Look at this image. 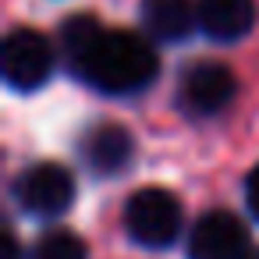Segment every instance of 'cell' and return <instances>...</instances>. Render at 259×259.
<instances>
[{
	"mask_svg": "<svg viewBox=\"0 0 259 259\" xmlns=\"http://www.w3.org/2000/svg\"><path fill=\"white\" fill-rule=\"evenodd\" d=\"M61 54L64 64L103 96L142 93L160 71V61L142 36L128 29H103L89 15H75L61 25Z\"/></svg>",
	"mask_w": 259,
	"mask_h": 259,
	"instance_id": "cell-1",
	"label": "cell"
},
{
	"mask_svg": "<svg viewBox=\"0 0 259 259\" xmlns=\"http://www.w3.org/2000/svg\"><path fill=\"white\" fill-rule=\"evenodd\" d=\"M124 227L146 248H170L181 234V202L167 188H139L124 206Z\"/></svg>",
	"mask_w": 259,
	"mask_h": 259,
	"instance_id": "cell-2",
	"label": "cell"
},
{
	"mask_svg": "<svg viewBox=\"0 0 259 259\" xmlns=\"http://www.w3.org/2000/svg\"><path fill=\"white\" fill-rule=\"evenodd\" d=\"M0 71L4 82L18 93H36L54 75V47L36 29H15L0 50Z\"/></svg>",
	"mask_w": 259,
	"mask_h": 259,
	"instance_id": "cell-3",
	"label": "cell"
},
{
	"mask_svg": "<svg viewBox=\"0 0 259 259\" xmlns=\"http://www.w3.org/2000/svg\"><path fill=\"white\" fill-rule=\"evenodd\" d=\"M15 199L29 217H61L75 202V178L61 163H36L15 181Z\"/></svg>",
	"mask_w": 259,
	"mask_h": 259,
	"instance_id": "cell-4",
	"label": "cell"
},
{
	"mask_svg": "<svg viewBox=\"0 0 259 259\" xmlns=\"http://www.w3.org/2000/svg\"><path fill=\"white\" fill-rule=\"evenodd\" d=\"M234 75L227 64L220 61H195L185 68L181 85H178V100L192 117H213L220 114L231 100H234Z\"/></svg>",
	"mask_w": 259,
	"mask_h": 259,
	"instance_id": "cell-5",
	"label": "cell"
},
{
	"mask_svg": "<svg viewBox=\"0 0 259 259\" xmlns=\"http://www.w3.org/2000/svg\"><path fill=\"white\" fill-rule=\"evenodd\" d=\"M248 252L245 227L227 209H209L188 234V259H241Z\"/></svg>",
	"mask_w": 259,
	"mask_h": 259,
	"instance_id": "cell-6",
	"label": "cell"
},
{
	"mask_svg": "<svg viewBox=\"0 0 259 259\" xmlns=\"http://www.w3.org/2000/svg\"><path fill=\"white\" fill-rule=\"evenodd\" d=\"M82 156H85V163H89L93 174L107 178V174H117V170H124V167L132 163L135 142H132V135H128L121 124L107 121V124H96V128L85 135Z\"/></svg>",
	"mask_w": 259,
	"mask_h": 259,
	"instance_id": "cell-7",
	"label": "cell"
},
{
	"mask_svg": "<svg viewBox=\"0 0 259 259\" xmlns=\"http://www.w3.org/2000/svg\"><path fill=\"white\" fill-rule=\"evenodd\" d=\"M199 29L217 43H234L255 25V0H199Z\"/></svg>",
	"mask_w": 259,
	"mask_h": 259,
	"instance_id": "cell-8",
	"label": "cell"
},
{
	"mask_svg": "<svg viewBox=\"0 0 259 259\" xmlns=\"http://www.w3.org/2000/svg\"><path fill=\"white\" fill-rule=\"evenodd\" d=\"M199 11L192 0H142V25L153 39L181 43L195 29Z\"/></svg>",
	"mask_w": 259,
	"mask_h": 259,
	"instance_id": "cell-9",
	"label": "cell"
},
{
	"mask_svg": "<svg viewBox=\"0 0 259 259\" xmlns=\"http://www.w3.org/2000/svg\"><path fill=\"white\" fill-rule=\"evenodd\" d=\"M32 259H85V245H82L78 234L57 227V231H47V234L36 241Z\"/></svg>",
	"mask_w": 259,
	"mask_h": 259,
	"instance_id": "cell-10",
	"label": "cell"
},
{
	"mask_svg": "<svg viewBox=\"0 0 259 259\" xmlns=\"http://www.w3.org/2000/svg\"><path fill=\"white\" fill-rule=\"evenodd\" d=\"M245 199H248L252 217L259 220V163L252 167V174H248V181H245Z\"/></svg>",
	"mask_w": 259,
	"mask_h": 259,
	"instance_id": "cell-11",
	"label": "cell"
},
{
	"mask_svg": "<svg viewBox=\"0 0 259 259\" xmlns=\"http://www.w3.org/2000/svg\"><path fill=\"white\" fill-rule=\"evenodd\" d=\"M0 259H22V248H18L15 231H4V255H0Z\"/></svg>",
	"mask_w": 259,
	"mask_h": 259,
	"instance_id": "cell-12",
	"label": "cell"
},
{
	"mask_svg": "<svg viewBox=\"0 0 259 259\" xmlns=\"http://www.w3.org/2000/svg\"><path fill=\"white\" fill-rule=\"evenodd\" d=\"M241 259H259V248H248V252H245Z\"/></svg>",
	"mask_w": 259,
	"mask_h": 259,
	"instance_id": "cell-13",
	"label": "cell"
}]
</instances>
